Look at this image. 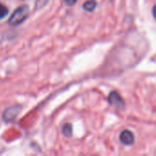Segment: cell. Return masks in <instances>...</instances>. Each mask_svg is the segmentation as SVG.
Masks as SVG:
<instances>
[{"label":"cell","mask_w":156,"mask_h":156,"mask_svg":"<svg viewBox=\"0 0 156 156\" xmlns=\"http://www.w3.org/2000/svg\"><path fill=\"white\" fill-rule=\"evenodd\" d=\"M29 14H30L29 7L25 6V5L24 6H20L10 16V18L9 20V23L10 25H12V26L20 25V23H22L28 18Z\"/></svg>","instance_id":"1"},{"label":"cell","mask_w":156,"mask_h":156,"mask_svg":"<svg viewBox=\"0 0 156 156\" xmlns=\"http://www.w3.org/2000/svg\"><path fill=\"white\" fill-rule=\"evenodd\" d=\"M108 103L112 107H114L116 109L123 110L125 108V101L118 91L110 92V94L108 95Z\"/></svg>","instance_id":"2"},{"label":"cell","mask_w":156,"mask_h":156,"mask_svg":"<svg viewBox=\"0 0 156 156\" xmlns=\"http://www.w3.org/2000/svg\"><path fill=\"white\" fill-rule=\"evenodd\" d=\"M21 106L20 105H16V106H13V107H10L9 108H7L4 113H3V120L7 123L9 122H12L17 117L18 115L20 114V110H21Z\"/></svg>","instance_id":"3"},{"label":"cell","mask_w":156,"mask_h":156,"mask_svg":"<svg viewBox=\"0 0 156 156\" xmlns=\"http://www.w3.org/2000/svg\"><path fill=\"white\" fill-rule=\"evenodd\" d=\"M119 140L122 144L126 146H130L135 141V136L133 132L130 131L129 129H124L121 131L119 135Z\"/></svg>","instance_id":"4"},{"label":"cell","mask_w":156,"mask_h":156,"mask_svg":"<svg viewBox=\"0 0 156 156\" xmlns=\"http://www.w3.org/2000/svg\"><path fill=\"white\" fill-rule=\"evenodd\" d=\"M96 8H97V4H96V2L93 1V0H89V1H87L84 4V9L88 12L94 11Z\"/></svg>","instance_id":"5"},{"label":"cell","mask_w":156,"mask_h":156,"mask_svg":"<svg viewBox=\"0 0 156 156\" xmlns=\"http://www.w3.org/2000/svg\"><path fill=\"white\" fill-rule=\"evenodd\" d=\"M72 132H73V128H72V124L67 123L62 127V133L64 136L66 137H71L72 136Z\"/></svg>","instance_id":"6"},{"label":"cell","mask_w":156,"mask_h":156,"mask_svg":"<svg viewBox=\"0 0 156 156\" xmlns=\"http://www.w3.org/2000/svg\"><path fill=\"white\" fill-rule=\"evenodd\" d=\"M8 14H9V9L6 6L0 4V20L4 19Z\"/></svg>","instance_id":"7"},{"label":"cell","mask_w":156,"mask_h":156,"mask_svg":"<svg viewBox=\"0 0 156 156\" xmlns=\"http://www.w3.org/2000/svg\"><path fill=\"white\" fill-rule=\"evenodd\" d=\"M64 1H65V4H66L67 6L72 7V6H73V5L77 2V0H64Z\"/></svg>","instance_id":"8"},{"label":"cell","mask_w":156,"mask_h":156,"mask_svg":"<svg viewBox=\"0 0 156 156\" xmlns=\"http://www.w3.org/2000/svg\"><path fill=\"white\" fill-rule=\"evenodd\" d=\"M152 15H153V18L156 21V5H154L152 8Z\"/></svg>","instance_id":"9"},{"label":"cell","mask_w":156,"mask_h":156,"mask_svg":"<svg viewBox=\"0 0 156 156\" xmlns=\"http://www.w3.org/2000/svg\"><path fill=\"white\" fill-rule=\"evenodd\" d=\"M93 156H98V155H93Z\"/></svg>","instance_id":"10"}]
</instances>
